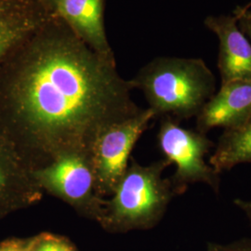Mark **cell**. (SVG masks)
<instances>
[{"label": "cell", "instance_id": "e0dca14e", "mask_svg": "<svg viewBox=\"0 0 251 251\" xmlns=\"http://www.w3.org/2000/svg\"><path fill=\"white\" fill-rule=\"evenodd\" d=\"M24 242L21 241H7L0 245V251H20Z\"/></svg>", "mask_w": 251, "mask_h": 251}, {"label": "cell", "instance_id": "7a4b0ae2", "mask_svg": "<svg viewBox=\"0 0 251 251\" xmlns=\"http://www.w3.org/2000/svg\"><path fill=\"white\" fill-rule=\"evenodd\" d=\"M130 81L155 117L178 122L198 117L217 91L215 75L200 58H155Z\"/></svg>", "mask_w": 251, "mask_h": 251}, {"label": "cell", "instance_id": "6da1fadb", "mask_svg": "<svg viewBox=\"0 0 251 251\" xmlns=\"http://www.w3.org/2000/svg\"><path fill=\"white\" fill-rule=\"evenodd\" d=\"M133 89L69 27H37L0 67V126L37 169L138 115Z\"/></svg>", "mask_w": 251, "mask_h": 251}, {"label": "cell", "instance_id": "ac0fdd59", "mask_svg": "<svg viewBox=\"0 0 251 251\" xmlns=\"http://www.w3.org/2000/svg\"><path fill=\"white\" fill-rule=\"evenodd\" d=\"M33 245H34V239L24 243L20 251H32V250H33Z\"/></svg>", "mask_w": 251, "mask_h": 251}, {"label": "cell", "instance_id": "8fae6325", "mask_svg": "<svg viewBox=\"0 0 251 251\" xmlns=\"http://www.w3.org/2000/svg\"><path fill=\"white\" fill-rule=\"evenodd\" d=\"M37 27L22 0H0V67Z\"/></svg>", "mask_w": 251, "mask_h": 251}, {"label": "cell", "instance_id": "8992f818", "mask_svg": "<svg viewBox=\"0 0 251 251\" xmlns=\"http://www.w3.org/2000/svg\"><path fill=\"white\" fill-rule=\"evenodd\" d=\"M154 114L147 108L138 115L108 126L90 148V160L100 198L112 196L124 175L135 144L148 128Z\"/></svg>", "mask_w": 251, "mask_h": 251}, {"label": "cell", "instance_id": "ba28073f", "mask_svg": "<svg viewBox=\"0 0 251 251\" xmlns=\"http://www.w3.org/2000/svg\"><path fill=\"white\" fill-rule=\"evenodd\" d=\"M237 7L230 15H209L204 25L219 39L218 70L222 84L232 80H251V43L238 26Z\"/></svg>", "mask_w": 251, "mask_h": 251}, {"label": "cell", "instance_id": "d6986e66", "mask_svg": "<svg viewBox=\"0 0 251 251\" xmlns=\"http://www.w3.org/2000/svg\"><path fill=\"white\" fill-rule=\"evenodd\" d=\"M50 2H52V3H53V4H55V3H56V1H57V0H50Z\"/></svg>", "mask_w": 251, "mask_h": 251}, {"label": "cell", "instance_id": "5b68a950", "mask_svg": "<svg viewBox=\"0 0 251 251\" xmlns=\"http://www.w3.org/2000/svg\"><path fill=\"white\" fill-rule=\"evenodd\" d=\"M40 188L86 217L100 221L105 199L97 192L90 152H67L34 171Z\"/></svg>", "mask_w": 251, "mask_h": 251}, {"label": "cell", "instance_id": "7c38bea8", "mask_svg": "<svg viewBox=\"0 0 251 251\" xmlns=\"http://www.w3.org/2000/svg\"><path fill=\"white\" fill-rule=\"evenodd\" d=\"M214 148L208 163L220 174L251 163V115L240 126L224 130Z\"/></svg>", "mask_w": 251, "mask_h": 251}, {"label": "cell", "instance_id": "30bf717a", "mask_svg": "<svg viewBox=\"0 0 251 251\" xmlns=\"http://www.w3.org/2000/svg\"><path fill=\"white\" fill-rule=\"evenodd\" d=\"M54 5L84 43L98 53L112 56L103 25V0H57Z\"/></svg>", "mask_w": 251, "mask_h": 251}, {"label": "cell", "instance_id": "277c9868", "mask_svg": "<svg viewBox=\"0 0 251 251\" xmlns=\"http://www.w3.org/2000/svg\"><path fill=\"white\" fill-rule=\"evenodd\" d=\"M157 144L164 158L174 164L176 171L171 179L176 196L182 195L191 184L203 183L218 195L221 174L205 161L215 147L214 143L197 129L185 128L170 117H162Z\"/></svg>", "mask_w": 251, "mask_h": 251}, {"label": "cell", "instance_id": "2e32d148", "mask_svg": "<svg viewBox=\"0 0 251 251\" xmlns=\"http://www.w3.org/2000/svg\"><path fill=\"white\" fill-rule=\"evenodd\" d=\"M233 204L246 215L251 227V200H244L240 198H236L233 200Z\"/></svg>", "mask_w": 251, "mask_h": 251}, {"label": "cell", "instance_id": "3957f363", "mask_svg": "<svg viewBox=\"0 0 251 251\" xmlns=\"http://www.w3.org/2000/svg\"><path fill=\"white\" fill-rule=\"evenodd\" d=\"M171 163L163 158L149 165L132 159L111 198L105 200L100 223L118 229H147L158 224L176 197L163 173Z\"/></svg>", "mask_w": 251, "mask_h": 251}, {"label": "cell", "instance_id": "9c48e42d", "mask_svg": "<svg viewBox=\"0 0 251 251\" xmlns=\"http://www.w3.org/2000/svg\"><path fill=\"white\" fill-rule=\"evenodd\" d=\"M251 115V80H232L206 101L198 117L196 129L206 134L216 127L224 130L243 125Z\"/></svg>", "mask_w": 251, "mask_h": 251}, {"label": "cell", "instance_id": "5bb4252c", "mask_svg": "<svg viewBox=\"0 0 251 251\" xmlns=\"http://www.w3.org/2000/svg\"><path fill=\"white\" fill-rule=\"evenodd\" d=\"M206 251H251V238H241L233 242H208Z\"/></svg>", "mask_w": 251, "mask_h": 251}, {"label": "cell", "instance_id": "4fadbf2b", "mask_svg": "<svg viewBox=\"0 0 251 251\" xmlns=\"http://www.w3.org/2000/svg\"><path fill=\"white\" fill-rule=\"evenodd\" d=\"M32 251H76L72 246L58 236L51 234H41L34 238Z\"/></svg>", "mask_w": 251, "mask_h": 251}, {"label": "cell", "instance_id": "9a60e30c", "mask_svg": "<svg viewBox=\"0 0 251 251\" xmlns=\"http://www.w3.org/2000/svg\"><path fill=\"white\" fill-rule=\"evenodd\" d=\"M251 2L245 6H237L239 11L238 26L242 30L243 33L248 36L251 43Z\"/></svg>", "mask_w": 251, "mask_h": 251}, {"label": "cell", "instance_id": "52a82bcc", "mask_svg": "<svg viewBox=\"0 0 251 251\" xmlns=\"http://www.w3.org/2000/svg\"><path fill=\"white\" fill-rule=\"evenodd\" d=\"M35 170L0 126V217L41 201L45 193L36 181Z\"/></svg>", "mask_w": 251, "mask_h": 251}]
</instances>
